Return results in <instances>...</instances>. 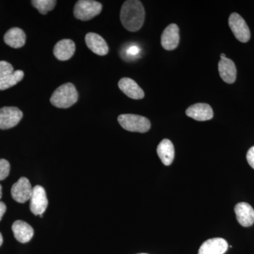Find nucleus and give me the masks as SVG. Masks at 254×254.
I'll list each match as a JSON object with an SVG mask.
<instances>
[{
	"label": "nucleus",
	"instance_id": "nucleus-4",
	"mask_svg": "<svg viewBox=\"0 0 254 254\" xmlns=\"http://www.w3.org/2000/svg\"><path fill=\"white\" fill-rule=\"evenodd\" d=\"M103 9L101 3L93 0H79L73 9L75 17L81 21H89L100 14Z\"/></svg>",
	"mask_w": 254,
	"mask_h": 254
},
{
	"label": "nucleus",
	"instance_id": "nucleus-20",
	"mask_svg": "<svg viewBox=\"0 0 254 254\" xmlns=\"http://www.w3.org/2000/svg\"><path fill=\"white\" fill-rule=\"evenodd\" d=\"M24 76V73L21 70H16L11 74L0 80V91H4L8 88L17 84L20 81H22Z\"/></svg>",
	"mask_w": 254,
	"mask_h": 254
},
{
	"label": "nucleus",
	"instance_id": "nucleus-12",
	"mask_svg": "<svg viewBox=\"0 0 254 254\" xmlns=\"http://www.w3.org/2000/svg\"><path fill=\"white\" fill-rule=\"evenodd\" d=\"M227 241L222 238L210 239L200 246L198 254H224L228 250Z\"/></svg>",
	"mask_w": 254,
	"mask_h": 254
},
{
	"label": "nucleus",
	"instance_id": "nucleus-11",
	"mask_svg": "<svg viewBox=\"0 0 254 254\" xmlns=\"http://www.w3.org/2000/svg\"><path fill=\"white\" fill-rule=\"evenodd\" d=\"M237 220L242 226L248 227L254 223V209L245 202L237 203L235 207Z\"/></svg>",
	"mask_w": 254,
	"mask_h": 254
},
{
	"label": "nucleus",
	"instance_id": "nucleus-29",
	"mask_svg": "<svg viewBox=\"0 0 254 254\" xmlns=\"http://www.w3.org/2000/svg\"></svg>",
	"mask_w": 254,
	"mask_h": 254
},
{
	"label": "nucleus",
	"instance_id": "nucleus-28",
	"mask_svg": "<svg viewBox=\"0 0 254 254\" xmlns=\"http://www.w3.org/2000/svg\"><path fill=\"white\" fill-rule=\"evenodd\" d=\"M220 58H221V59H224V58H226V56H225V55L224 54V53H222V54H220Z\"/></svg>",
	"mask_w": 254,
	"mask_h": 254
},
{
	"label": "nucleus",
	"instance_id": "nucleus-1",
	"mask_svg": "<svg viewBox=\"0 0 254 254\" xmlns=\"http://www.w3.org/2000/svg\"><path fill=\"white\" fill-rule=\"evenodd\" d=\"M120 20L127 31H139L145 20V9L141 1L138 0L125 1L120 11Z\"/></svg>",
	"mask_w": 254,
	"mask_h": 254
},
{
	"label": "nucleus",
	"instance_id": "nucleus-27",
	"mask_svg": "<svg viewBox=\"0 0 254 254\" xmlns=\"http://www.w3.org/2000/svg\"><path fill=\"white\" fill-rule=\"evenodd\" d=\"M1 196H2V187L0 185V199H1Z\"/></svg>",
	"mask_w": 254,
	"mask_h": 254
},
{
	"label": "nucleus",
	"instance_id": "nucleus-24",
	"mask_svg": "<svg viewBox=\"0 0 254 254\" xmlns=\"http://www.w3.org/2000/svg\"><path fill=\"white\" fill-rule=\"evenodd\" d=\"M247 160L250 166L254 169V145L247 152Z\"/></svg>",
	"mask_w": 254,
	"mask_h": 254
},
{
	"label": "nucleus",
	"instance_id": "nucleus-18",
	"mask_svg": "<svg viewBox=\"0 0 254 254\" xmlns=\"http://www.w3.org/2000/svg\"><path fill=\"white\" fill-rule=\"evenodd\" d=\"M157 153L162 163L166 166L171 165L175 158V148L170 140L165 138L160 142L157 148Z\"/></svg>",
	"mask_w": 254,
	"mask_h": 254
},
{
	"label": "nucleus",
	"instance_id": "nucleus-5",
	"mask_svg": "<svg viewBox=\"0 0 254 254\" xmlns=\"http://www.w3.org/2000/svg\"><path fill=\"white\" fill-rule=\"evenodd\" d=\"M229 26L231 28L235 38L242 43H247L250 40L251 33L250 28L240 14L232 13L229 17Z\"/></svg>",
	"mask_w": 254,
	"mask_h": 254
},
{
	"label": "nucleus",
	"instance_id": "nucleus-2",
	"mask_svg": "<svg viewBox=\"0 0 254 254\" xmlns=\"http://www.w3.org/2000/svg\"><path fill=\"white\" fill-rule=\"evenodd\" d=\"M78 94L74 85L66 83L57 88L50 98V103L58 108H70L78 101Z\"/></svg>",
	"mask_w": 254,
	"mask_h": 254
},
{
	"label": "nucleus",
	"instance_id": "nucleus-16",
	"mask_svg": "<svg viewBox=\"0 0 254 254\" xmlns=\"http://www.w3.org/2000/svg\"><path fill=\"white\" fill-rule=\"evenodd\" d=\"M13 233L16 240L21 243H27L33 238L34 230L27 222L22 220H16L13 223Z\"/></svg>",
	"mask_w": 254,
	"mask_h": 254
},
{
	"label": "nucleus",
	"instance_id": "nucleus-9",
	"mask_svg": "<svg viewBox=\"0 0 254 254\" xmlns=\"http://www.w3.org/2000/svg\"><path fill=\"white\" fill-rule=\"evenodd\" d=\"M180 28L175 23H172L164 30L161 36V44L164 49H176L180 43Z\"/></svg>",
	"mask_w": 254,
	"mask_h": 254
},
{
	"label": "nucleus",
	"instance_id": "nucleus-7",
	"mask_svg": "<svg viewBox=\"0 0 254 254\" xmlns=\"http://www.w3.org/2000/svg\"><path fill=\"white\" fill-rule=\"evenodd\" d=\"M30 209L35 215H41L46 211L48 205L46 192L43 187L37 185L33 187L31 197Z\"/></svg>",
	"mask_w": 254,
	"mask_h": 254
},
{
	"label": "nucleus",
	"instance_id": "nucleus-10",
	"mask_svg": "<svg viewBox=\"0 0 254 254\" xmlns=\"http://www.w3.org/2000/svg\"><path fill=\"white\" fill-rule=\"evenodd\" d=\"M187 116L197 120L203 122L211 120L213 118V111L211 106L206 103H196L190 105L186 110Z\"/></svg>",
	"mask_w": 254,
	"mask_h": 254
},
{
	"label": "nucleus",
	"instance_id": "nucleus-26",
	"mask_svg": "<svg viewBox=\"0 0 254 254\" xmlns=\"http://www.w3.org/2000/svg\"><path fill=\"white\" fill-rule=\"evenodd\" d=\"M3 243V237L2 235H1V232H0V247L2 245Z\"/></svg>",
	"mask_w": 254,
	"mask_h": 254
},
{
	"label": "nucleus",
	"instance_id": "nucleus-19",
	"mask_svg": "<svg viewBox=\"0 0 254 254\" xmlns=\"http://www.w3.org/2000/svg\"><path fill=\"white\" fill-rule=\"evenodd\" d=\"M26 36L24 31L19 28H12L5 33L4 41L13 48H21L26 43Z\"/></svg>",
	"mask_w": 254,
	"mask_h": 254
},
{
	"label": "nucleus",
	"instance_id": "nucleus-15",
	"mask_svg": "<svg viewBox=\"0 0 254 254\" xmlns=\"http://www.w3.org/2000/svg\"><path fill=\"white\" fill-rule=\"evenodd\" d=\"M75 50L76 46L74 42L70 39H63L55 45L53 53L58 60L66 61L72 58Z\"/></svg>",
	"mask_w": 254,
	"mask_h": 254
},
{
	"label": "nucleus",
	"instance_id": "nucleus-23",
	"mask_svg": "<svg viewBox=\"0 0 254 254\" xmlns=\"http://www.w3.org/2000/svg\"><path fill=\"white\" fill-rule=\"evenodd\" d=\"M10 173V164L5 159H0V181L4 180Z\"/></svg>",
	"mask_w": 254,
	"mask_h": 254
},
{
	"label": "nucleus",
	"instance_id": "nucleus-14",
	"mask_svg": "<svg viewBox=\"0 0 254 254\" xmlns=\"http://www.w3.org/2000/svg\"><path fill=\"white\" fill-rule=\"evenodd\" d=\"M86 46L95 54L105 56L109 52V48L103 37L95 33H87L86 38Z\"/></svg>",
	"mask_w": 254,
	"mask_h": 254
},
{
	"label": "nucleus",
	"instance_id": "nucleus-21",
	"mask_svg": "<svg viewBox=\"0 0 254 254\" xmlns=\"http://www.w3.org/2000/svg\"><path fill=\"white\" fill-rule=\"evenodd\" d=\"M32 5L34 6L41 14L46 15L48 11L54 9L57 4L55 0H33Z\"/></svg>",
	"mask_w": 254,
	"mask_h": 254
},
{
	"label": "nucleus",
	"instance_id": "nucleus-22",
	"mask_svg": "<svg viewBox=\"0 0 254 254\" xmlns=\"http://www.w3.org/2000/svg\"><path fill=\"white\" fill-rule=\"evenodd\" d=\"M14 71L11 64L6 61H0V80L11 74Z\"/></svg>",
	"mask_w": 254,
	"mask_h": 254
},
{
	"label": "nucleus",
	"instance_id": "nucleus-13",
	"mask_svg": "<svg viewBox=\"0 0 254 254\" xmlns=\"http://www.w3.org/2000/svg\"><path fill=\"white\" fill-rule=\"evenodd\" d=\"M118 86L120 89L131 99L140 100L144 98V91L131 78H121L119 81Z\"/></svg>",
	"mask_w": 254,
	"mask_h": 254
},
{
	"label": "nucleus",
	"instance_id": "nucleus-17",
	"mask_svg": "<svg viewBox=\"0 0 254 254\" xmlns=\"http://www.w3.org/2000/svg\"><path fill=\"white\" fill-rule=\"evenodd\" d=\"M219 73L220 77L227 83H233L237 78V68L232 60L224 58L218 64Z\"/></svg>",
	"mask_w": 254,
	"mask_h": 254
},
{
	"label": "nucleus",
	"instance_id": "nucleus-25",
	"mask_svg": "<svg viewBox=\"0 0 254 254\" xmlns=\"http://www.w3.org/2000/svg\"><path fill=\"white\" fill-rule=\"evenodd\" d=\"M6 210V206L4 203L2 201H0V221L2 218L3 215H4L5 212Z\"/></svg>",
	"mask_w": 254,
	"mask_h": 254
},
{
	"label": "nucleus",
	"instance_id": "nucleus-3",
	"mask_svg": "<svg viewBox=\"0 0 254 254\" xmlns=\"http://www.w3.org/2000/svg\"><path fill=\"white\" fill-rule=\"evenodd\" d=\"M118 120L124 129L128 131L145 133L151 127L150 120L141 115L125 114L120 115Z\"/></svg>",
	"mask_w": 254,
	"mask_h": 254
},
{
	"label": "nucleus",
	"instance_id": "nucleus-8",
	"mask_svg": "<svg viewBox=\"0 0 254 254\" xmlns=\"http://www.w3.org/2000/svg\"><path fill=\"white\" fill-rule=\"evenodd\" d=\"M32 192L33 188L26 177H21L11 187V196L18 203H26L31 199Z\"/></svg>",
	"mask_w": 254,
	"mask_h": 254
},
{
	"label": "nucleus",
	"instance_id": "nucleus-6",
	"mask_svg": "<svg viewBox=\"0 0 254 254\" xmlns=\"http://www.w3.org/2000/svg\"><path fill=\"white\" fill-rule=\"evenodd\" d=\"M22 118V112L16 107L0 108V129L13 128L19 123Z\"/></svg>",
	"mask_w": 254,
	"mask_h": 254
}]
</instances>
